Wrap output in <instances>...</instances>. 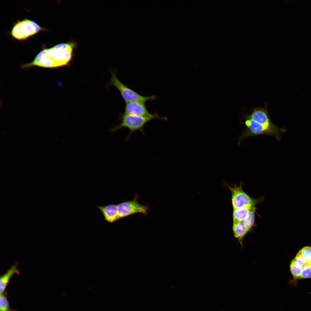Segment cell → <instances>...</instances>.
Wrapping results in <instances>:
<instances>
[{
    "label": "cell",
    "mask_w": 311,
    "mask_h": 311,
    "mask_svg": "<svg viewBox=\"0 0 311 311\" xmlns=\"http://www.w3.org/2000/svg\"><path fill=\"white\" fill-rule=\"evenodd\" d=\"M245 128L239 139L240 141L246 138L266 134L272 136L277 141L281 139L282 135L286 131L284 128L274 129L261 124L254 120L244 116Z\"/></svg>",
    "instance_id": "3957f363"
},
{
    "label": "cell",
    "mask_w": 311,
    "mask_h": 311,
    "mask_svg": "<svg viewBox=\"0 0 311 311\" xmlns=\"http://www.w3.org/2000/svg\"><path fill=\"white\" fill-rule=\"evenodd\" d=\"M298 252L306 261L307 264L311 265V246L304 247Z\"/></svg>",
    "instance_id": "2e32d148"
},
{
    "label": "cell",
    "mask_w": 311,
    "mask_h": 311,
    "mask_svg": "<svg viewBox=\"0 0 311 311\" xmlns=\"http://www.w3.org/2000/svg\"><path fill=\"white\" fill-rule=\"evenodd\" d=\"M244 116L270 128L276 129L278 128L272 122L270 119L268 113L267 105L266 103L263 107L253 108L250 113L246 114Z\"/></svg>",
    "instance_id": "ba28073f"
},
{
    "label": "cell",
    "mask_w": 311,
    "mask_h": 311,
    "mask_svg": "<svg viewBox=\"0 0 311 311\" xmlns=\"http://www.w3.org/2000/svg\"><path fill=\"white\" fill-rule=\"evenodd\" d=\"M77 43L73 41L57 44L41 51L31 62L21 65L23 69L33 67L47 68L69 66L74 56Z\"/></svg>",
    "instance_id": "6da1fadb"
},
{
    "label": "cell",
    "mask_w": 311,
    "mask_h": 311,
    "mask_svg": "<svg viewBox=\"0 0 311 311\" xmlns=\"http://www.w3.org/2000/svg\"><path fill=\"white\" fill-rule=\"evenodd\" d=\"M256 210L255 206L253 207L246 218L242 221L243 225L249 232H251L253 227L256 226L255 222Z\"/></svg>",
    "instance_id": "9a60e30c"
},
{
    "label": "cell",
    "mask_w": 311,
    "mask_h": 311,
    "mask_svg": "<svg viewBox=\"0 0 311 311\" xmlns=\"http://www.w3.org/2000/svg\"><path fill=\"white\" fill-rule=\"evenodd\" d=\"M138 196L136 194L133 200L126 201L117 204L118 220L136 213L147 214L149 207L139 204L137 201Z\"/></svg>",
    "instance_id": "52a82bcc"
},
{
    "label": "cell",
    "mask_w": 311,
    "mask_h": 311,
    "mask_svg": "<svg viewBox=\"0 0 311 311\" xmlns=\"http://www.w3.org/2000/svg\"><path fill=\"white\" fill-rule=\"evenodd\" d=\"M43 29L35 21L27 19L18 21L14 26L11 32L16 39L23 40L37 34Z\"/></svg>",
    "instance_id": "5b68a950"
},
{
    "label": "cell",
    "mask_w": 311,
    "mask_h": 311,
    "mask_svg": "<svg viewBox=\"0 0 311 311\" xmlns=\"http://www.w3.org/2000/svg\"><path fill=\"white\" fill-rule=\"evenodd\" d=\"M291 272L293 276V279L291 281V284L294 287H297V280L299 279L302 268L298 265L293 259L291 262L290 265Z\"/></svg>",
    "instance_id": "5bb4252c"
},
{
    "label": "cell",
    "mask_w": 311,
    "mask_h": 311,
    "mask_svg": "<svg viewBox=\"0 0 311 311\" xmlns=\"http://www.w3.org/2000/svg\"><path fill=\"white\" fill-rule=\"evenodd\" d=\"M155 119L168 120L166 117L160 116L157 111L152 115L148 117H141L122 113L119 118V120L121 121L120 124L111 128L109 131L115 133L122 128L128 129L130 132L125 139L126 141H127L132 134L137 130L141 131L144 135V126L147 123Z\"/></svg>",
    "instance_id": "7a4b0ae2"
},
{
    "label": "cell",
    "mask_w": 311,
    "mask_h": 311,
    "mask_svg": "<svg viewBox=\"0 0 311 311\" xmlns=\"http://www.w3.org/2000/svg\"><path fill=\"white\" fill-rule=\"evenodd\" d=\"M232 230L234 236L241 245L243 246V238L249 232L244 226L242 222L233 223Z\"/></svg>",
    "instance_id": "4fadbf2b"
},
{
    "label": "cell",
    "mask_w": 311,
    "mask_h": 311,
    "mask_svg": "<svg viewBox=\"0 0 311 311\" xmlns=\"http://www.w3.org/2000/svg\"><path fill=\"white\" fill-rule=\"evenodd\" d=\"M18 263H16L0 277V295L3 293L12 277L14 274H19L20 272L18 268Z\"/></svg>",
    "instance_id": "8fae6325"
},
{
    "label": "cell",
    "mask_w": 311,
    "mask_h": 311,
    "mask_svg": "<svg viewBox=\"0 0 311 311\" xmlns=\"http://www.w3.org/2000/svg\"><path fill=\"white\" fill-rule=\"evenodd\" d=\"M0 311H11L7 298L3 293L0 295Z\"/></svg>",
    "instance_id": "e0dca14e"
},
{
    "label": "cell",
    "mask_w": 311,
    "mask_h": 311,
    "mask_svg": "<svg viewBox=\"0 0 311 311\" xmlns=\"http://www.w3.org/2000/svg\"><path fill=\"white\" fill-rule=\"evenodd\" d=\"M232 194V203L233 209L238 208L251 205H256L262 200V198L255 199L247 194L243 189L242 183L239 186H230L226 184Z\"/></svg>",
    "instance_id": "8992f818"
},
{
    "label": "cell",
    "mask_w": 311,
    "mask_h": 311,
    "mask_svg": "<svg viewBox=\"0 0 311 311\" xmlns=\"http://www.w3.org/2000/svg\"><path fill=\"white\" fill-rule=\"evenodd\" d=\"M96 206L102 213L105 221L113 223L119 220L117 204H110L105 206L97 205Z\"/></svg>",
    "instance_id": "30bf717a"
},
{
    "label": "cell",
    "mask_w": 311,
    "mask_h": 311,
    "mask_svg": "<svg viewBox=\"0 0 311 311\" xmlns=\"http://www.w3.org/2000/svg\"><path fill=\"white\" fill-rule=\"evenodd\" d=\"M111 73L109 84L118 90L126 103L136 101L146 103L148 101H153L156 98V95L144 96L140 95L122 82L118 78L115 71H111Z\"/></svg>",
    "instance_id": "277c9868"
},
{
    "label": "cell",
    "mask_w": 311,
    "mask_h": 311,
    "mask_svg": "<svg viewBox=\"0 0 311 311\" xmlns=\"http://www.w3.org/2000/svg\"><path fill=\"white\" fill-rule=\"evenodd\" d=\"M124 113L141 117H148L152 115L148 111L145 103L141 101H133L126 103Z\"/></svg>",
    "instance_id": "9c48e42d"
},
{
    "label": "cell",
    "mask_w": 311,
    "mask_h": 311,
    "mask_svg": "<svg viewBox=\"0 0 311 311\" xmlns=\"http://www.w3.org/2000/svg\"><path fill=\"white\" fill-rule=\"evenodd\" d=\"M255 205H251L244 207L233 209V223L242 222L247 216L252 208Z\"/></svg>",
    "instance_id": "7c38bea8"
},
{
    "label": "cell",
    "mask_w": 311,
    "mask_h": 311,
    "mask_svg": "<svg viewBox=\"0 0 311 311\" xmlns=\"http://www.w3.org/2000/svg\"><path fill=\"white\" fill-rule=\"evenodd\" d=\"M311 278V265H307L302 268L299 279Z\"/></svg>",
    "instance_id": "ac0fdd59"
}]
</instances>
